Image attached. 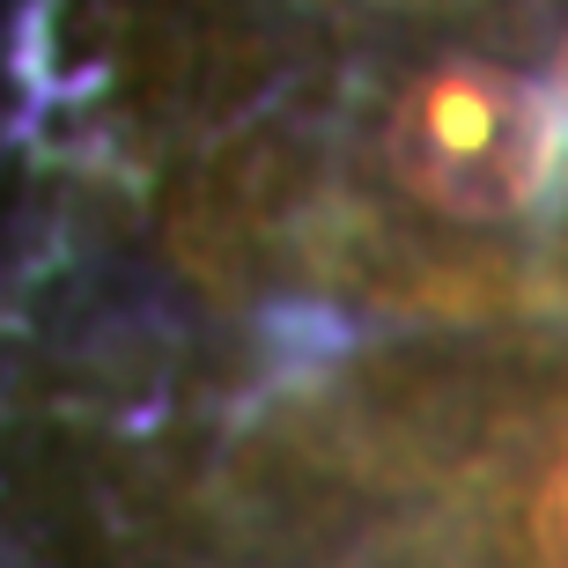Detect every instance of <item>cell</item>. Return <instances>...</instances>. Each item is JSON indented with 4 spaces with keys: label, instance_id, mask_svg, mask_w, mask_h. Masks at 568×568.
Masks as SVG:
<instances>
[{
    "label": "cell",
    "instance_id": "6da1fadb",
    "mask_svg": "<svg viewBox=\"0 0 568 568\" xmlns=\"http://www.w3.org/2000/svg\"><path fill=\"white\" fill-rule=\"evenodd\" d=\"M554 104L487 60L428 67L392 111V170L414 200L458 222H503L539 200L554 170Z\"/></svg>",
    "mask_w": 568,
    "mask_h": 568
},
{
    "label": "cell",
    "instance_id": "7a4b0ae2",
    "mask_svg": "<svg viewBox=\"0 0 568 568\" xmlns=\"http://www.w3.org/2000/svg\"><path fill=\"white\" fill-rule=\"evenodd\" d=\"M531 547L547 568H568V458L547 473L539 503H531Z\"/></svg>",
    "mask_w": 568,
    "mask_h": 568
},
{
    "label": "cell",
    "instance_id": "3957f363",
    "mask_svg": "<svg viewBox=\"0 0 568 568\" xmlns=\"http://www.w3.org/2000/svg\"><path fill=\"white\" fill-rule=\"evenodd\" d=\"M554 104L568 111V44H561V60H554Z\"/></svg>",
    "mask_w": 568,
    "mask_h": 568
}]
</instances>
